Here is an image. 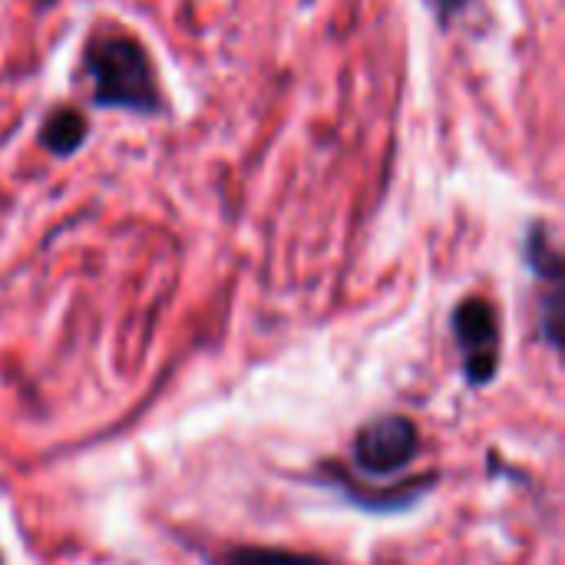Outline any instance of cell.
Wrapping results in <instances>:
<instances>
[{
  "label": "cell",
  "mask_w": 565,
  "mask_h": 565,
  "mask_svg": "<svg viewBox=\"0 0 565 565\" xmlns=\"http://www.w3.org/2000/svg\"><path fill=\"white\" fill-rule=\"evenodd\" d=\"M563 321H565V288L546 285L540 298V334L550 344V351H563Z\"/></svg>",
  "instance_id": "obj_8"
},
{
  "label": "cell",
  "mask_w": 565,
  "mask_h": 565,
  "mask_svg": "<svg viewBox=\"0 0 565 565\" xmlns=\"http://www.w3.org/2000/svg\"><path fill=\"white\" fill-rule=\"evenodd\" d=\"M473 0H434V10H437V23L440 30H450L467 10H470Z\"/></svg>",
  "instance_id": "obj_9"
},
{
  "label": "cell",
  "mask_w": 565,
  "mask_h": 565,
  "mask_svg": "<svg viewBox=\"0 0 565 565\" xmlns=\"http://www.w3.org/2000/svg\"><path fill=\"white\" fill-rule=\"evenodd\" d=\"M83 70L93 83V109H119L142 119L169 116V99L152 53L129 30L99 26L83 46Z\"/></svg>",
  "instance_id": "obj_1"
},
{
  "label": "cell",
  "mask_w": 565,
  "mask_h": 565,
  "mask_svg": "<svg viewBox=\"0 0 565 565\" xmlns=\"http://www.w3.org/2000/svg\"><path fill=\"white\" fill-rule=\"evenodd\" d=\"M36 142L56 156V159H70L76 156L86 142H89V119L79 106H70V103H60L53 106L43 122H40V132H36Z\"/></svg>",
  "instance_id": "obj_5"
},
{
  "label": "cell",
  "mask_w": 565,
  "mask_h": 565,
  "mask_svg": "<svg viewBox=\"0 0 565 565\" xmlns=\"http://www.w3.org/2000/svg\"><path fill=\"white\" fill-rule=\"evenodd\" d=\"M450 334L460 351V371L467 387H490L503 364V328L497 305L483 295L457 301L450 311Z\"/></svg>",
  "instance_id": "obj_2"
},
{
  "label": "cell",
  "mask_w": 565,
  "mask_h": 565,
  "mask_svg": "<svg viewBox=\"0 0 565 565\" xmlns=\"http://www.w3.org/2000/svg\"><path fill=\"white\" fill-rule=\"evenodd\" d=\"M523 262L530 275L543 285H565V262L550 225L543 218L530 222L526 238H523Z\"/></svg>",
  "instance_id": "obj_6"
},
{
  "label": "cell",
  "mask_w": 565,
  "mask_h": 565,
  "mask_svg": "<svg viewBox=\"0 0 565 565\" xmlns=\"http://www.w3.org/2000/svg\"><path fill=\"white\" fill-rule=\"evenodd\" d=\"M315 483L338 493L348 507L354 510H364L371 516H394V513H407L414 510L437 483V473H424V477H414L407 483H391V487H371V483H361L354 480L341 463L334 460H324L318 463V473H315Z\"/></svg>",
  "instance_id": "obj_4"
},
{
  "label": "cell",
  "mask_w": 565,
  "mask_h": 565,
  "mask_svg": "<svg viewBox=\"0 0 565 565\" xmlns=\"http://www.w3.org/2000/svg\"><path fill=\"white\" fill-rule=\"evenodd\" d=\"M212 565H338L315 553L281 550V546H228L215 556Z\"/></svg>",
  "instance_id": "obj_7"
},
{
  "label": "cell",
  "mask_w": 565,
  "mask_h": 565,
  "mask_svg": "<svg viewBox=\"0 0 565 565\" xmlns=\"http://www.w3.org/2000/svg\"><path fill=\"white\" fill-rule=\"evenodd\" d=\"M420 427L407 414H381L367 420L354 440H351V467L377 483V480H397L404 477L414 460L420 457Z\"/></svg>",
  "instance_id": "obj_3"
}]
</instances>
